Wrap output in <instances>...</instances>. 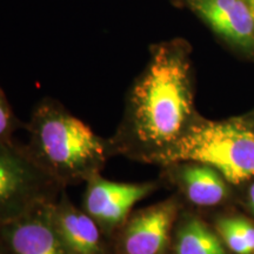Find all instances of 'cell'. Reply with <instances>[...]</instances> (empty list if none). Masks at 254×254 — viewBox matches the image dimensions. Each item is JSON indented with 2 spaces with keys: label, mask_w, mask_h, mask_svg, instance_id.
Masks as SVG:
<instances>
[{
  "label": "cell",
  "mask_w": 254,
  "mask_h": 254,
  "mask_svg": "<svg viewBox=\"0 0 254 254\" xmlns=\"http://www.w3.org/2000/svg\"><path fill=\"white\" fill-rule=\"evenodd\" d=\"M178 163L208 165L238 185L254 176V129L239 120L195 119L159 165Z\"/></svg>",
  "instance_id": "3"
},
{
  "label": "cell",
  "mask_w": 254,
  "mask_h": 254,
  "mask_svg": "<svg viewBox=\"0 0 254 254\" xmlns=\"http://www.w3.org/2000/svg\"><path fill=\"white\" fill-rule=\"evenodd\" d=\"M157 189V184L118 183L95 174L86 182L82 209L99 225L106 236H112L125 224L132 208Z\"/></svg>",
  "instance_id": "5"
},
{
  "label": "cell",
  "mask_w": 254,
  "mask_h": 254,
  "mask_svg": "<svg viewBox=\"0 0 254 254\" xmlns=\"http://www.w3.org/2000/svg\"><path fill=\"white\" fill-rule=\"evenodd\" d=\"M24 127L28 133V153L65 187L99 174L110 158L107 139L56 100H41Z\"/></svg>",
  "instance_id": "2"
},
{
  "label": "cell",
  "mask_w": 254,
  "mask_h": 254,
  "mask_svg": "<svg viewBox=\"0 0 254 254\" xmlns=\"http://www.w3.org/2000/svg\"><path fill=\"white\" fill-rule=\"evenodd\" d=\"M63 190L33 160L26 145L14 139L0 141V226L57 201Z\"/></svg>",
  "instance_id": "4"
},
{
  "label": "cell",
  "mask_w": 254,
  "mask_h": 254,
  "mask_svg": "<svg viewBox=\"0 0 254 254\" xmlns=\"http://www.w3.org/2000/svg\"><path fill=\"white\" fill-rule=\"evenodd\" d=\"M0 254H9L8 251L6 250V247L4 246V244H2L1 240H0Z\"/></svg>",
  "instance_id": "17"
},
{
  "label": "cell",
  "mask_w": 254,
  "mask_h": 254,
  "mask_svg": "<svg viewBox=\"0 0 254 254\" xmlns=\"http://www.w3.org/2000/svg\"><path fill=\"white\" fill-rule=\"evenodd\" d=\"M20 127L24 125L15 117L4 91L0 87V141L14 139V133Z\"/></svg>",
  "instance_id": "13"
},
{
  "label": "cell",
  "mask_w": 254,
  "mask_h": 254,
  "mask_svg": "<svg viewBox=\"0 0 254 254\" xmlns=\"http://www.w3.org/2000/svg\"><path fill=\"white\" fill-rule=\"evenodd\" d=\"M53 219L69 254H104V236L99 225L69 200L65 190L53 205Z\"/></svg>",
  "instance_id": "9"
},
{
  "label": "cell",
  "mask_w": 254,
  "mask_h": 254,
  "mask_svg": "<svg viewBox=\"0 0 254 254\" xmlns=\"http://www.w3.org/2000/svg\"><path fill=\"white\" fill-rule=\"evenodd\" d=\"M174 254H227L224 244L204 220L184 217L176 234Z\"/></svg>",
  "instance_id": "11"
},
{
  "label": "cell",
  "mask_w": 254,
  "mask_h": 254,
  "mask_svg": "<svg viewBox=\"0 0 254 254\" xmlns=\"http://www.w3.org/2000/svg\"><path fill=\"white\" fill-rule=\"evenodd\" d=\"M167 166L172 168L174 182L190 204L209 207L221 204L227 198V182L213 167L199 163H178Z\"/></svg>",
  "instance_id": "10"
},
{
  "label": "cell",
  "mask_w": 254,
  "mask_h": 254,
  "mask_svg": "<svg viewBox=\"0 0 254 254\" xmlns=\"http://www.w3.org/2000/svg\"><path fill=\"white\" fill-rule=\"evenodd\" d=\"M249 200H250V205L252 211L254 212V184L250 187V192H249Z\"/></svg>",
  "instance_id": "15"
},
{
  "label": "cell",
  "mask_w": 254,
  "mask_h": 254,
  "mask_svg": "<svg viewBox=\"0 0 254 254\" xmlns=\"http://www.w3.org/2000/svg\"><path fill=\"white\" fill-rule=\"evenodd\" d=\"M55 202L0 226V240L9 254H69L53 219Z\"/></svg>",
  "instance_id": "7"
},
{
  "label": "cell",
  "mask_w": 254,
  "mask_h": 254,
  "mask_svg": "<svg viewBox=\"0 0 254 254\" xmlns=\"http://www.w3.org/2000/svg\"><path fill=\"white\" fill-rule=\"evenodd\" d=\"M189 4L219 36L245 49L254 46V19L246 0H189Z\"/></svg>",
  "instance_id": "8"
},
{
  "label": "cell",
  "mask_w": 254,
  "mask_h": 254,
  "mask_svg": "<svg viewBox=\"0 0 254 254\" xmlns=\"http://www.w3.org/2000/svg\"><path fill=\"white\" fill-rule=\"evenodd\" d=\"M247 5H249V7L251 9V13L253 15V19H254V0H246Z\"/></svg>",
  "instance_id": "16"
},
{
  "label": "cell",
  "mask_w": 254,
  "mask_h": 254,
  "mask_svg": "<svg viewBox=\"0 0 254 254\" xmlns=\"http://www.w3.org/2000/svg\"><path fill=\"white\" fill-rule=\"evenodd\" d=\"M217 231L221 240L226 244V246L232 252L237 254H252L253 250L251 249L243 236L234 228L230 218H221L217 221Z\"/></svg>",
  "instance_id": "12"
},
{
  "label": "cell",
  "mask_w": 254,
  "mask_h": 254,
  "mask_svg": "<svg viewBox=\"0 0 254 254\" xmlns=\"http://www.w3.org/2000/svg\"><path fill=\"white\" fill-rule=\"evenodd\" d=\"M194 120L189 50L180 41L154 46L127 93L118 127L107 139L110 157L159 165Z\"/></svg>",
  "instance_id": "1"
},
{
  "label": "cell",
  "mask_w": 254,
  "mask_h": 254,
  "mask_svg": "<svg viewBox=\"0 0 254 254\" xmlns=\"http://www.w3.org/2000/svg\"><path fill=\"white\" fill-rule=\"evenodd\" d=\"M230 220L254 252V225L241 218H230Z\"/></svg>",
  "instance_id": "14"
},
{
  "label": "cell",
  "mask_w": 254,
  "mask_h": 254,
  "mask_svg": "<svg viewBox=\"0 0 254 254\" xmlns=\"http://www.w3.org/2000/svg\"><path fill=\"white\" fill-rule=\"evenodd\" d=\"M179 213V202L171 198L131 213L116 232L123 254H163Z\"/></svg>",
  "instance_id": "6"
}]
</instances>
